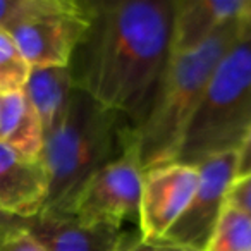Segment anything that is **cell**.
Returning a JSON list of instances; mask_svg holds the SVG:
<instances>
[{"label": "cell", "mask_w": 251, "mask_h": 251, "mask_svg": "<svg viewBox=\"0 0 251 251\" xmlns=\"http://www.w3.org/2000/svg\"><path fill=\"white\" fill-rule=\"evenodd\" d=\"M226 203H230L251 217V174L234 179L229 191H227Z\"/></svg>", "instance_id": "e0dca14e"}, {"label": "cell", "mask_w": 251, "mask_h": 251, "mask_svg": "<svg viewBox=\"0 0 251 251\" xmlns=\"http://www.w3.org/2000/svg\"><path fill=\"white\" fill-rule=\"evenodd\" d=\"M90 11L69 64L74 84L136 129L171 59L176 0L90 2Z\"/></svg>", "instance_id": "6da1fadb"}, {"label": "cell", "mask_w": 251, "mask_h": 251, "mask_svg": "<svg viewBox=\"0 0 251 251\" xmlns=\"http://www.w3.org/2000/svg\"><path fill=\"white\" fill-rule=\"evenodd\" d=\"M196 167L200 172L198 189L186 212L162 237V241L205 251L213 227L226 205L227 191L236 179L237 151L210 157Z\"/></svg>", "instance_id": "ba28073f"}, {"label": "cell", "mask_w": 251, "mask_h": 251, "mask_svg": "<svg viewBox=\"0 0 251 251\" xmlns=\"http://www.w3.org/2000/svg\"><path fill=\"white\" fill-rule=\"evenodd\" d=\"M28 232L45 251H119L126 232L110 224H81L69 215L42 212L29 220Z\"/></svg>", "instance_id": "30bf717a"}, {"label": "cell", "mask_w": 251, "mask_h": 251, "mask_svg": "<svg viewBox=\"0 0 251 251\" xmlns=\"http://www.w3.org/2000/svg\"><path fill=\"white\" fill-rule=\"evenodd\" d=\"M0 143L29 160H40L43 155L45 131L23 90L0 95Z\"/></svg>", "instance_id": "7c38bea8"}, {"label": "cell", "mask_w": 251, "mask_h": 251, "mask_svg": "<svg viewBox=\"0 0 251 251\" xmlns=\"http://www.w3.org/2000/svg\"><path fill=\"white\" fill-rule=\"evenodd\" d=\"M74 90L71 67H31L23 91L38 114L45 136L64 119Z\"/></svg>", "instance_id": "4fadbf2b"}, {"label": "cell", "mask_w": 251, "mask_h": 251, "mask_svg": "<svg viewBox=\"0 0 251 251\" xmlns=\"http://www.w3.org/2000/svg\"><path fill=\"white\" fill-rule=\"evenodd\" d=\"M246 0H176L171 57L189 53L241 18Z\"/></svg>", "instance_id": "8fae6325"}, {"label": "cell", "mask_w": 251, "mask_h": 251, "mask_svg": "<svg viewBox=\"0 0 251 251\" xmlns=\"http://www.w3.org/2000/svg\"><path fill=\"white\" fill-rule=\"evenodd\" d=\"M67 2L69 0H0V29L9 33L31 19L66 7Z\"/></svg>", "instance_id": "2e32d148"}, {"label": "cell", "mask_w": 251, "mask_h": 251, "mask_svg": "<svg viewBox=\"0 0 251 251\" xmlns=\"http://www.w3.org/2000/svg\"><path fill=\"white\" fill-rule=\"evenodd\" d=\"M241 23H243L244 29L251 31V0H246V7L241 14Z\"/></svg>", "instance_id": "7402d4cb"}, {"label": "cell", "mask_w": 251, "mask_h": 251, "mask_svg": "<svg viewBox=\"0 0 251 251\" xmlns=\"http://www.w3.org/2000/svg\"><path fill=\"white\" fill-rule=\"evenodd\" d=\"M251 174V127L248 136L244 138L243 145L237 150V167H236V179L244 177Z\"/></svg>", "instance_id": "44dd1931"}, {"label": "cell", "mask_w": 251, "mask_h": 251, "mask_svg": "<svg viewBox=\"0 0 251 251\" xmlns=\"http://www.w3.org/2000/svg\"><path fill=\"white\" fill-rule=\"evenodd\" d=\"M241 35L243 23L239 18L224 26L200 49L169 59L147 119L133 129L143 171L177 160L189 122L217 66Z\"/></svg>", "instance_id": "7a4b0ae2"}, {"label": "cell", "mask_w": 251, "mask_h": 251, "mask_svg": "<svg viewBox=\"0 0 251 251\" xmlns=\"http://www.w3.org/2000/svg\"><path fill=\"white\" fill-rule=\"evenodd\" d=\"M50 174L43 158L29 160L0 143V208L21 219H35L45 210Z\"/></svg>", "instance_id": "9c48e42d"}, {"label": "cell", "mask_w": 251, "mask_h": 251, "mask_svg": "<svg viewBox=\"0 0 251 251\" xmlns=\"http://www.w3.org/2000/svg\"><path fill=\"white\" fill-rule=\"evenodd\" d=\"M31 67L7 31L0 29V95L25 88Z\"/></svg>", "instance_id": "9a60e30c"}, {"label": "cell", "mask_w": 251, "mask_h": 251, "mask_svg": "<svg viewBox=\"0 0 251 251\" xmlns=\"http://www.w3.org/2000/svg\"><path fill=\"white\" fill-rule=\"evenodd\" d=\"M198 182V167L182 162H169L143 171L138 212L141 239H162L186 212Z\"/></svg>", "instance_id": "52a82bcc"}, {"label": "cell", "mask_w": 251, "mask_h": 251, "mask_svg": "<svg viewBox=\"0 0 251 251\" xmlns=\"http://www.w3.org/2000/svg\"><path fill=\"white\" fill-rule=\"evenodd\" d=\"M205 251H251V217L226 203Z\"/></svg>", "instance_id": "5bb4252c"}, {"label": "cell", "mask_w": 251, "mask_h": 251, "mask_svg": "<svg viewBox=\"0 0 251 251\" xmlns=\"http://www.w3.org/2000/svg\"><path fill=\"white\" fill-rule=\"evenodd\" d=\"M143 169L134 140L114 162L95 172L76 193L64 213L81 224H110L122 227L124 220L138 219Z\"/></svg>", "instance_id": "5b68a950"}, {"label": "cell", "mask_w": 251, "mask_h": 251, "mask_svg": "<svg viewBox=\"0 0 251 251\" xmlns=\"http://www.w3.org/2000/svg\"><path fill=\"white\" fill-rule=\"evenodd\" d=\"M251 127V31L243 35L217 66L189 122L176 162L198 165L237 151Z\"/></svg>", "instance_id": "277c9868"}, {"label": "cell", "mask_w": 251, "mask_h": 251, "mask_svg": "<svg viewBox=\"0 0 251 251\" xmlns=\"http://www.w3.org/2000/svg\"><path fill=\"white\" fill-rule=\"evenodd\" d=\"M90 2H67L66 7L35 18L9 35L29 67H69L90 28Z\"/></svg>", "instance_id": "8992f818"}, {"label": "cell", "mask_w": 251, "mask_h": 251, "mask_svg": "<svg viewBox=\"0 0 251 251\" xmlns=\"http://www.w3.org/2000/svg\"><path fill=\"white\" fill-rule=\"evenodd\" d=\"M119 251H198L181 244H172L167 241H145L141 237H126Z\"/></svg>", "instance_id": "ac0fdd59"}, {"label": "cell", "mask_w": 251, "mask_h": 251, "mask_svg": "<svg viewBox=\"0 0 251 251\" xmlns=\"http://www.w3.org/2000/svg\"><path fill=\"white\" fill-rule=\"evenodd\" d=\"M29 220L31 219H21V217H14L5 213L4 210L0 208V243L5 241L7 237L14 236L23 230H28Z\"/></svg>", "instance_id": "ffe728a7"}, {"label": "cell", "mask_w": 251, "mask_h": 251, "mask_svg": "<svg viewBox=\"0 0 251 251\" xmlns=\"http://www.w3.org/2000/svg\"><path fill=\"white\" fill-rule=\"evenodd\" d=\"M131 143L133 127L76 88L64 119L45 136L42 158L50 174V195L43 212H66L84 182Z\"/></svg>", "instance_id": "3957f363"}, {"label": "cell", "mask_w": 251, "mask_h": 251, "mask_svg": "<svg viewBox=\"0 0 251 251\" xmlns=\"http://www.w3.org/2000/svg\"><path fill=\"white\" fill-rule=\"evenodd\" d=\"M0 251H45V248L28 232L23 230L0 243Z\"/></svg>", "instance_id": "d6986e66"}]
</instances>
